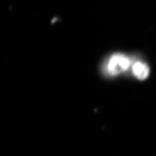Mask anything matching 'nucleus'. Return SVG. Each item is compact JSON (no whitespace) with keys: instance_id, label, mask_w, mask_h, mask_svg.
Masks as SVG:
<instances>
[{"instance_id":"obj_1","label":"nucleus","mask_w":156,"mask_h":156,"mask_svg":"<svg viewBox=\"0 0 156 156\" xmlns=\"http://www.w3.org/2000/svg\"><path fill=\"white\" fill-rule=\"evenodd\" d=\"M130 65L129 58L120 53H116L109 58L104 70L107 74L114 76L128 69Z\"/></svg>"},{"instance_id":"obj_2","label":"nucleus","mask_w":156,"mask_h":156,"mask_svg":"<svg viewBox=\"0 0 156 156\" xmlns=\"http://www.w3.org/2000/svg\"><path fill=\"white\" fill-rule=\"evenodd\" d=\"M133 73L139 80H144L149 76L150 69L146 64L141 62H137L133 67Z\"/></svg>"}]
</instances>
